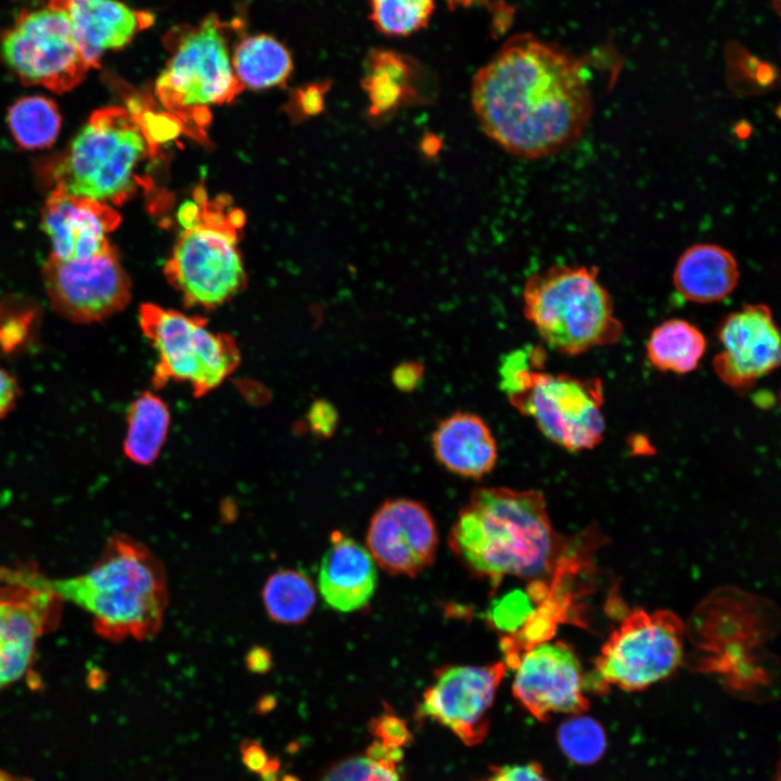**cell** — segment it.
<instances>
[{"mask_svg": "<svg viewBox=\"0 0 781 781\" xmlns=\"http://www.w3.org/2000/svg\"><path fill=\"white\" fill-rule=\"evenodd\" d=\"M424 68L407 55L392 50L373 49L367 56L362 88L369 102V114L387 116L404 106L421 101Z\"/></svg>", "mask_w": 781, "mask_h": 781, "instance_id": "603a6c76", "label": "cell"}, {"mask_svg": "<svg viewBox=\"0 0 781 781\" xmlns=\"http://www.w3.org/2000/svg\"><path fill=\"white\" fill-rule=\"evenodd\" d=\"M39 578L63 602L85 611L94 631L108 641L151 639L163 625L168 603L164 566L129 535L111 536L86 573L49 578L40 572Z\"/></svg>", "mask_w": 781, "mask_h": 781, "instance_id": "3957f363", "label": "cell"}, {"mask_svg": "<svg viewBox=\"0 0 781 781\" xmlns=\"http://www.w3.org/2000/svg\"><path fill=\"white\" fill-rule=\"evenodd\" d=\"M246 664L254 673H266L271 666L270 654L263 648H254L247 654Z\"/></svg>", "mask_w": 781, "mask_h": 781, "instance_id": "ab89813d", "label": "cell"}, {"mask_svg": "<svg viewBox=\"0 0 781 781\" xmlns=\"http://www.w3.org/2000/svg\"><path fill=\"white\" fill-rule=\"evenodd\" d=\"M528 593L514 591L500 601L494 602L489 618L494 626L508 635H513L526 623L535 612Z\"/></svg>", "mask_w": 781, "mask_h": 781, "instance_id": "1f68e13d", "label": "cell"}, {"mask_svg": "<svg viewBox=\"0 0 781 781\" xmlns=\"http://www.w3.org/2000/svg\"><path fill=\"white\" fill-rule=\"evenodd\" d=\"M272 781H298V780H297L294 776L286 774V776H284V777H283L282 779H280V780L274 779V780H272Z\"/></svg>", "mask_w": 781, "mask_h": 781, "instance_id": "b9f144b4", "label": "cell"}, {"mask_svg": "<svg viewBox=\"0 0 781 781\" xmlns=\"http://www.w3.org/2000/svg\"><path fill=\"white\" fill-rule=\"evenodd\" d=\"M471 104L484 133L526 159L574 145L593 114L586 60L533 35L510 38L481 67Z\"/></svg>", "mask_w": 781, "mask_h": 781, "instance_id": "6da1fadb", "label": "cell"}, {"mask_svg": "<svg viewBox=\"0 0 781 781\" xmlns=\"http://www.w3.org/2000/svg\"><path fill=\"white\" fill-rule=\"evenodd\" d=\"M596 266L553 265L530 274L523 289V311L553 349L577 356L617 343L623 324Z\"/></svg>", "mask_w": 781, "mask_h": 781, "instance_id": "ba28073f", "label": "cell"}, {"mask_svg": "<svg viewBox=\"0 0 781 781\" xmlns=\"http://www.w3.org/2000/svg\"><path fill=\"white\" fill-rule=\"evenodd\" d=\"M67 15L75 41L92 68L108 50L125 48L154 15L117 0H49Z\"/></svg>", "mask_w": 781, "mask_h": 781, "instance_id": "d6986e66", "label": "cell"}, {"mask_svg": "<svg viewBox=\"0 0 781 781\" xmlns=\"http://www.w3.org/2000/svg\"><path fill=\"white\" fill-rule=\"evenodd\" d=\"M308 421L312 432L319 436H329L336 426V412L329 402L318 400L313 402L309 412Z\"/></svg>", "mask_w": 781, "mask_h": 781, "instance_id": "d590c367", "label": "cell"}, {"mask_svg": "<svg viewBox=\"0 0 781 781\" xmlns=\"http://www.w3.org/2000/svg\"><path fill=\"white\" fill-rule=\"evenodd\" d=\"M120 222L110 204L52 188L47 197L41 225L52 245L51 255L79 259L111 247L107 234Z\"/></svg>", "mask_w": 781, "mask_h": 781, "instance_id": "ac0fdd59", "label": "cell"}, {"mask_svg": "<svg viewBox=\"0 0 781 781\" xmlns=\"http://www.w3.org/2000/svg\"><path fill=\"white\" fill-rule=\"evenodd\" d=\"M56 104L42 95L18 99L8 112V125L16 144L25 150L51 146L61 129Z\"/></svg>", "mask_w": 781, "mask_h": 781, "instance_id": "83f0119b", "label": "cell"}, {"mask_svg": "<svg viewBox=\"0 0 781 781\" xmlns=\"http://www.w3.org/2000/svg\"><path fill=\"white\" fill-rule=\"evenodd\" d=\"M194 200L179 212L183 231L164 272L185 306L209 310L229 302L246 284L238 248L244 216L225 195L209 200L202 187L194 191Z\"/></svg>", "mask_w": 781, "mask_h": 781, "instance_id": "5b68a950", "label": "cell"}, {"mask_svg": "<svg viewBox=\"0 0 781 781\" xmlns=\"http://www.w3.org/2000/svg\"><path fill=\"white\" fill-rule=\"evenodd\" d=\"M739 280L740 269L734 255L714 243L687 247L673 272V283L679 295L699 304L725 299L735 290Z\"/></svg>", "mask_w": 781, "mask_h": 781, "instance_id": "7402d4cb", "label": "cell"}, {"mask_svg": "<svg viewBox=\"0 0 781 781\" xmlns=\"http://www.w3.org/2000/svg\"><path fill=\"white\" fill-rule=\"evenodd\" d=\"M704 334L683 319H669L652 331L646 357L660 371L686 374L696 369L706 350Z\"/></svg>", "mask_w": 781, "mask_h": 781, "instance_id": "484cf974", "label": "cell"}, {"mask_svg": "<svg viewBox=\"0 0 781 781\" xmlns=\"http://www.w3.org/2000/svg\"><path fill=\"white\" fill-rule=\"evenodd\" d=\"M35 564L0 567V691L31 668L39 639L61 619L63 601Z\"/></svg>", "mask_w": 781, "mask_h": 781, "instance_id": "7c38bea8", "label": "cell"}, {"mask_svg": "<svg viewBox=\"0 0 781 781\" xmlns=\"http://www.w3.org/2000/svg\"><path fill=\"white\" fill-rule=\"evenodd\" d=\"M543 360L542 349L533 346L503 357L499 375L508 401L555 445L569 451L597 447L605 432L602 382L542 372Z\"/></svg>", "mask_w": 781, "mask_h": 781, "instance_id": "52a82bcc", "label": "cell"}, {"mask_svg": "<svg viewBox=\"0 0 781 781\" xmlns=\"http://www.w3.org/2000/svg\"><path fill=\"white\" fill-rule=\"evenodd\" d=\"M376 584V565L369 551L343 533L333 532L318 577L328 605L344 613L359 610L369 603Z\"/></svg>", "mask_w": 781, "mask_h": 781, "instance_id": "ffe728a7", "label": "cell"}, {"mask_svg": "<svg viewBox=\"0 0 781 781\" xmlns=\"http://www.w3.org/2000/svg\"><path fill=\"white\" fill-rule=\"evenodd\" d=\"M452 1H457V2H459V3H464V4H466V3H470L472 0H452Z\"/></svg>", "mask_w": 781, "mask_h": 781, "instance_id": "ee69618b", "label": "cell"}, {"mask_svg": "<svg viewBox=\"0 0 781 781\" xmlns=\"http://www.w3.org/2000/svg\"><path fill=\"white\" fill-rule=\"evenodd\" d=\"M683 633L670 611L631 612L602 646L593 684L638 691L667 678L682 661Z\"/></svg>", "mask_w": 781, "mask_h": 781, "instance_id": "8fae6325", "label": "cell"}, {"mask_svg": "<svg viewBox=\"0 0 781 781\" xmlns=\"http://www.w3.org/2000/svg\"><path fill=\"white\" fill-rule=\"evenodd\" d=\"M772 2V9L779 12L780 9V0H771Z\"/></svg>", "mask_w": 781, "mask_h": 781, "instance_id": "7bdbcfd3", "label": "cell"}, {"mask_svg": "<svg viewBox=\"0 0 781 781\" xmlns=\"http://www.w3.org/2000/svg\"><path fill=\"white\" fill-rule=\"evenodd\" d=\"M243 764L253 772L259 773L264 781L277 779L279 761L269 757L264 747L255 740H244L241 744Z\"/></svg>", "mask_w": 781, "mask_h": 781, "instance_id": "836d02e7", "label": "cell"}, {"mask_svg": "<svg viewBox=\"0 0 781 781\" xmlns=\"http://www.w3.org/2000/svg\"><path fill=\"white\" fill-rule=\"evenodd\" d=\"M263 602L269 617L283 625L305 622L316 604V590L311 579L296 569H281L266 581Z\"/></svg>", "mask_w": 781, "mask_h": 781, "instance_id": "4316f807", "label": "cell"}, {"mask_svg": "<svg viewBox=\"0 0 781 781\" xmlns=\"http://www.w3.org/2000/svg\"><path fill=\"white\" fill-rule=\"evenodd\" d=\"M324 89L321 86H310L299 91L298 100L306 114H316L322 110Z\"/></svg>", "mask_w": 781, "mask_h": 781, "instance_id": "74e56055", "label": "cell"}, {"mask_svg": "<svg viewBox=\"0 0 781 781\" xmlns=\"http://www.w3.org/2000/svg\"><path fill=\"white\" fill-rule=\"evenodd\" d=\"M422 375V370L415 363L404 364L394 372V382L401 389H409Z\"/></svg>", "mask_w": 781, "mask_h": 781, "instance_id": "f35d334b", "label": "cell"}, {"mask_svg": "<svg viewBox=\"0 0 781 781\" xmlns=\"http://www.w3.org/2000/svg\"><path fill=\"white\" fill-rule=\"evenodd\" d=\"M316 781H405L398 764L379 760L366 753L331 764Z\"/></svg>", "mask_w": 781, "mask_h": 781, "instance_id": "4dcf8cb0", "label": "cell"}, {"mask_svg": "<svg viewBox=\"0 0 781 781\" xmlns=\"http://www.w3.org/2000/svg\"><path fill=\"white\" fill-rule=\"evenodd\" d=\"M0 55L23 84L57 93L76 87L92 68L75 41L66 13L50 2L20 12L0 35Z\"/></svg>", "mask_w": 781, "mask_h": 781, "instance_id": "30bf717a", "label": "cell"}, {"mask_svg": "<svg viewBox=\"0 0 781 781\" xmlns=\"http://www.w3.org/2000/svg\"><path fill=\"white\" fill-rule=\"evenodd\" d=\"M556 741L563 754L577 765L596 764L606 750V734L601 724L579 714L559 726Z\"/></svg>", "mask_w": 781, "mask_h": 781, "instance_id": "f546056e", "label": "cell"}, {"mask_svg": "<svg viewBox=\"0 0 781 781\" xmlns=\"http://www.w3.org/2000/svg\"><path fill=\"white\" fill-rule=\"evenodd\" d=\"M123 443L126 457L141 465L153 463L167 438L170 412L153 392L141 393L130 405Z\"/></svg>", "mask_w": 781, "mask_h": 781, "instance_id": "d4e9b609", "label": "cell"}, {"mask_svg": "<svg viewBox=\"0 0 781 781\" xmlns=\"http://www.w3.org/2000/svg\"><path fill=\"white\" fill-rule=\"evenodd\" d=\"M155 156L135 115L107 106L91 114L67 150L46 166V174L52 188L121 205L140 187H151L141 169Z\"/></svg>", "mask_w": 781, "mask_h": 781, "instance_id": "8992f818", "label": "cell"}, {"mask_svg": "<svg viewBox=\"0 0 781 781\" xmlns=\"http://www.w3.org/2000/svg\"><path fill=\"white\" fill-rule=\"evenodd\" d=\"M374 741L390 747L402 748L412 740V734L404 719L385 704V709L369 724Z\"/></svg>", "mask_w": 781, "mask_h": 781, "instance_id": "d6a6232c", "label": "cell"}, {"mask_svg": "<svg viewBox=\"0 0 781 781\" xmlns=\"http://www.w3.org/2000/svg\"><path fill=\"white\" fill-rule=\"evenodd\" d=\"M370 20L383 35L409 36L425 27L435 0H370Z\"/></svg>", "mask_w": 781, "mask_h": 781, "instance_id": "f1b7e54d", "label": "cell"}, {"mask_svg": "<svg viewBox=\"0 0 781 781\" xmlns=\"http://www.w3.org/2000/svg\"><path fill=\"white\" fill-rule=\"evenodd\" d=\"M231 61L239 81L252 89L283 86L293 71L287 49L266 34L241 36Z\"/></svg>", "mask_w": 781, "mask_h": 781, "instance_id": "cb8c5ba5", "label": "cell"}, {"mask_svg": "<svg viewBox=\"0 0 781 781\" xmlns=\"http://www.w3.org/2000/svg\"><path fill=\"white\" fill-rule=\"evenodd\" d=\"M717 337L722 349L715 356L713 369L734 389L750 388L780 364V333L765 304H747L727 315Z\"/></svg>", "mask_w": 781, "mask_h": 781, "instance_id": "2e32d148", "label": "cell"}, {"mask_svg": "<svg viewBox=\"0 0 781 781\" xmlns=\"http://www.w3.org/2000/svg\"><path fill=\"white\" fill-rule=\"evenodd\" d=\"M139 327L157 356L152 375L155 388L169 382L185 383L194 396L202 397L241 362L235 340L212 331L201 316L145 303L139 308Z\"/></svg>", "mask_w": 781, "mask_h": 781, "instance_id": "9c48e42d", "label": "cell"}, {"mask_svg": "<svg viewBox=\"0 0 781 781\" xmlns=\"http://www.w3.org/2000/svg\"><path fill=\"white\" fill-rule=\"evenodd\" d=\"M512 692L537 720L552 714H580L589 707L581 666L566 643L542 642L525 651L516 666Z\"/></svg>", "mask_w": 781, "mask_h": 781, "instance_id": "9a60e30c", "label": "cell"}, {"mask_svg": "<svg viewBox=\"0 0 781 781\" xmlns=\"http://www.w3.org/2000/svg\"><path fill=\"white\" fill-rule=\"evenodd\" d=\"M490 772H491L490 776H488L487 778H484L483 780H479V781H503L496 772H494V771H490Z\"/></svg>", "mask_w": 781, "mask_h": 781, "instance_id": "60d3db41", "label": "cell"}, {"mask_svg": "<svg viewBox=\"0 0 781 781\" xmlns=\"http://www.w3.org/2000/svg\"><path fill=\"white\" fill-rule=\"evenodd\" d=\"M20 393L16 379L0 366V419L15 407Z\"/></svg>", "mask_w": 781, "mask_h": 781, "instance_id": "8d00e7d4", "label": "cell"}, {"mask_svg": "<svg viewBox=\"0 0 781 781\" xmlns=\"http://www.w3.org/2000/svg\"><path fill=\"white\" fill-rule=\"evenodd\" d=\"M504 673L502 662L440 667L434 671L418 713L448 728L465 745H477L489 731L490 709Z\"/></svg>", "mask_w": 781, "mask_h": 781, "instance_id": "5bb4252c", "label": "cell"}, {"mask_svg": "<svg viewBox=\"0 0 781 781\" xmlns=\"http://www.w3.org/2000/svg\"><path fill=\"white\" fill-rule=\"evenodd\" d=\"M431 444L437 462L465 478L481 479L498 461V446L491 430L472 412L457 411L440 420Z\"/></svg>", "mask_w": 781, "mask_h": 781, "instance_id": "44dd1931", "label": "cell"}, {"mask_svg": "<svg viewBox=\"0 0 781 781\" xmlns=\"http://www.w3.org/2000/svg\"><path fill=\"white\" fill-rule=\"evenodd\" d=\"M489 769L503 781H549L543 774L541 765L535 761L523 765H494Z\"/></svg>", "mask_w": 781, "mask_h": 781, "instance_id": "e575fe53", "label": "cell"}, {"mask_svg": "<svg viewBox=\"0 0 781 781\" xmlns=\"http://www.w3.org/2000/svg\"><path fill=\"white\" fill-rule=\"evenodd\" d=\"M366 542L375 564L385 572L413 577L434 562L438 536L423 504L398 498L385 501L375 511Z\"/></svg>", "mask_w": 781, "mask_h": 781, "instance_id": "e0dca14e", "label": "cell"}, {"mask_svg": "<svg viewBox=\"0 0 781 781\" xmlns=\"http://www.w3.org/2000/svg\"><path fill=\"white\" fill-rule=\"evenodd\" d=\"M448 543L462 564L494 585L505 576L550 574L560 555L546 500L538 490L474 489Z\"/></svg>", "mask_w": 781, "mask_h": 781, "instance_id": "7a4b0ae2", "label": "cell"}, {"mask_svg": "<svg viewBox=\"0 0 781 781\" xmlns=\"http://www.w3.org/2000/svg\"><path fill=\"white\" fill-rule=\"evenodd\" d=\"M42 278L54 311L78 324L104 321L125 309L131 298L130 279L113 246L79 259L50 255Z\"/></svg>", "mask_w": 781, "mask_h": 781, "instance_id": "4fadbf2b", "label": "cell"}, {"mask_svg": "<svg viewBox=\"0 0 781 781\" xmlns=\"http://www.w3.org/2000/svg\"><path fill=\"white\" fill-rule=\"evenodd\" d=\"M242 27L236 18L227 22L209 14L195 24L174 26L164 36L169 57L156 79L155 93L195 139L206 138L210 106L231 102L244 88L230 53L233 35Z\"/></svg>", "mask_w": 781, "mask_h": 781, "instance_id": "277c9868", "label": "cell"}]
</instances>
